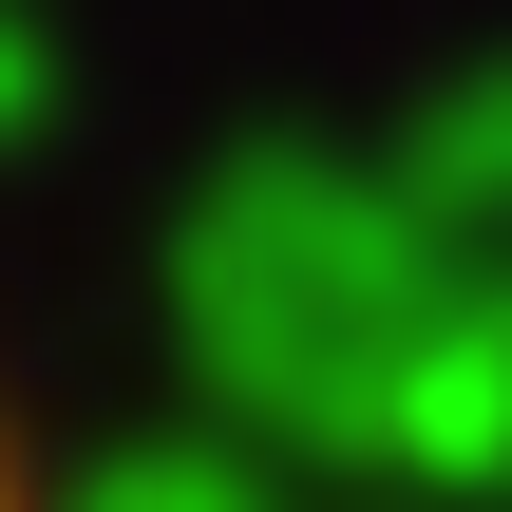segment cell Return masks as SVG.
<instances>
[{
  "label": "cell",
  "instance_id": "1",
  "mask_svg": "<svg viewBox=\"0 0 512 512\" xmlns=\"http://www.w3.org/2000/svg\"><path fill=\"white\" fill-rule=\"evenodd\" d=\"M0 512H57V475H38V437H19V399H0Z\"/></svg>",
  "mask_w": 512,
  "mask_h": 512
}]
</instances>
